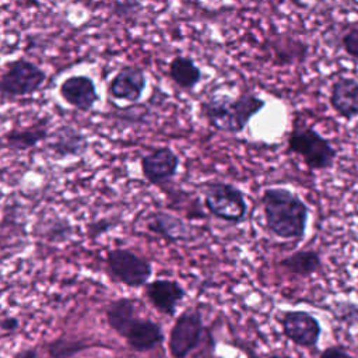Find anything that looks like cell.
<instances>
[{"label":"cell","mask_w":358,"mask_h":358,"mask_svg":"<svg viewBox=\"0 0 358 358\" xmlns=\"http://www.w3.org/2000/svg\"><path fill=\"white\" fill-rule=\"evenodd\" d=\"M141 173L151 185L168 183L179 168V157L171 147H158L141 157Z\"/></svg>","instance_id":"ba28073f"},{"label":"cell","mask_w":358,"mask_h":358,"mask_svg":"<svg viewBox=\"0 0 358 358\" xmlns=\"http://www.w3.org/2000/svg\"><path fill=\"white\" fill-rule=\"evenodd\" d=\"M134 319H136L134 303L131 299H127V298L116 299L110 302L106 309V320L109 326L122 337Z\"/></svg>","instance_id":"ffe728a7"},{"label":"cell","mask_w":358,"mask_h":358,"mask_svg":"<svg viewBox=\"0 0 358 358\" xmlns=\"http://www.w3.org/2000/svg\"><path fill=\"white\" fill-rule=\"evenodd\" d=\"M288 271L298 275H310L322 268V260L316 250H298L280 262Z\"/></svg>","instance_id":"d6986e66"},{"label":"cell","mask_w":358,"mask_h":358,"mask_svg":"<svg viewBox=\"0 0 358 358\" xmlns=\"http://www.w3.org/2000/svg\"><path fill=\"white\" fill-rule=\"evenodd\" d=\"M48 119H42L22 129H13L4 137V144L13 151H25L34 148L43 140L49 138Z\"/></svg>","instance_id":"e0dca14e"},{"label":"cell","mask_w":358,"mask_h":358,"mask_svg":"<svg viewBox=\"0 0 358 358\" xmlns=\"http://www.w3.org/2000/svg\"><path fill=\"white\" fill-rule=\"evenodd\" d=\"M48 140L46 150L56 161L81 157L87 152L90 145L87 137L78 129L70 124L57 127Z\"/></svg>","instance_id":"30bf717a"},{"label":"cell","mask_w":358,"mask_h":358,"mask_svg":"<svg viewBox=\"0 0 358 358\" xmlns=\"http://www.w3.org/2000/svg\"><path fill=\"white\" fill-rule=\"evenodd\" d=\"M147 227L151 232L165 238L169 242L189 241L192 238V227L187 225L183 220L176 215H172L165 211L152 213L148 217Z\"/></svg>","instance_id":"2e32d148"},{"label":"cell","mask_w":358,"mask_h":358,"mask_svg":"<svg viewBox=\"0 0 358 358\" xmlns=\"http://www.w3.org/2000/svg\"><path fill=\"white\" fill-rule=\"evenodd\" d=\"M204 206L214 217L227 222H242L248 213L243 192L228 182H210L204 187Z\"/></svg>","instance_id":"277c9868"},{"label":"cell","mask_w":358,"mask_h":358,"mask_svg":"<svg viewBox=\"0 0 358 358\" xmlns=\"http://www.w3.org/2000/svg\"><path fill=\"white\" fill-rule=\"evenodd\" d=\"M106 267L109 275L129 287H141L147 284L152 274L151 264L138 255L127 249H113L106 255Z\"/></svg>","instance_id":"8992f818"},{"label":"cell","mask_w":358,"mask_h":358,"mask_svg":"<svg viewBox=\"0 0 358 358\" xmlns=\"http://www.w3.org/2000/svg\"><path fill=\"white\" fill-rule=\"evenodd\" d=\"M289 152L299 155L303 164L312 171H323L333 166L337 150L329 138L323 137L313 127L299 124L292 129L287 140Z\"/></svg>","instance_id":"3957f363"},{"label":"cell","mask_w":358,"mask_h":358,"mask_svg":"<svg viewBox=\"0 0 358 358\" xmlns=\"http://www.w3.org/2000/svg\"><path fill=\"white\" fill-rule=\"evenodd\" d=\"M268 358H292V357H289V355H271Z\"/></svg>","instance_id":"4316f807"},{"label":"cell","mask_w":358,"mask_h":358,"mask_svg":"<svg viewBox=\"0 0 358 358\" xmlns=\"http://www.w3.org/2000/svg\"><path fill=\"white\" fill-rule=\"evenodd\" d=\"M130 348L134 351H148L164 341V331L159 323L150 319H134L123 334Z\"/></svg>","instance_id":"9a60e30c"},{"label":"cell","mask_w":358,"mask_h":358,"mask_svg":"<svg viewBox=\"0 0 358 358\" xmlns=\"http://www.w3.org/2000/svg\"><path fill=\"white\" fill-rule=\"evenodd\" d=\"M319 358H352V357L340 345H331L323 350Z\"/></svg>","instance_id":"cb8c5ba5"},{"label":"cell","mask_w":358,"mask_h":358,"mask_svg":"<svg viewBox=\"0 0 358 358\" xmlns=\"http://www.w3.org/2000/svg\"><path fill=\"white\" fill-rule=\"evenodd\" d=\"M18 320L15 319V317H11V316H8V317H4L3 320H1V330L4 331V333H11V331H14L17 327H18Z\"/></svg>","instance_id":"d4e9b609"},{"label":"cell","mask_w":358,"mask_h":358,"mask_svg":"<svg viewBox=\"0 0 358 358\" xmlns=\"http://www.w3.org/2000/svg\"><path fill=\"white\" fill-rule=\"evenodd\" d=\"M281 326L287 338L306 348L316 345L322 333L319 320L305 310L285 312L281 317Z\"/></svg>","instance_id":"9c48e42d"},{"label":"cell","mask_w":358,"mask_h":358,"mask_svg":"<svg viewBox=\"0 0 358 358\" xmlns=\"http://www.w3.org/2000/svg\"><path fill=\"white\" fill-rule=\"evenodd\" d=\"M46 80L43 69L35 63L18 57L10 62L0 78V92L3 101L15 99L36 92Z\"/></svg>","instance_id":"5b68a950"},{"label":"cell","mask_w":358,"mask_h":358,"mask_svg":"<svg viewBox=\"0 0 358 358\" xmlns=\"http://www.w3.org/2000/svg\"><path fill=\"white\" fill-rule=\"evenodd\" d=\"M341 43L347 55L358 60V27H351L341 38Z\"/></svg>","instance_id":"7402d4cb"},{"label":"cell","mask_w":358,"mask_h":358,"mask_svg":"<svg viewBox=\"0 0 358 358\" xmlns=\"http://www.w3.org/2000/svg\"><path fill=\"white\" fill-rule=\"evenodd\" d=\"M329 102L334 112L345 120L358 116V81L351 77L337 78L330 88Z\"/></svg>","instance_id":"4fadbf2b"},{"label":"cell","mask_w":358,"mask_h":358,"mask_svg":"<svg viewBox=\"0 0 358 358\" xmlns=\"http://www.w3.org/2000/svg\"><path fill=\"white\" fill-rule=\"evenodd\" d=\"M147 85V77L138 66H123L109 81L108 94L115 99L137 102Z\"/></svg>","instance_id":"8fae6325"},{"label":"cell","mask_w":358,"mask_h":358,"mask_svg":"<svg viewBox=\"0 0 358 358\" xmlns=\"http://www.w3.org/2000/svg\"><path fill=\"white\" fill-rule=\"evenodd\" d=\"M266 102L252 92H243L236 98L213 95L200 103V113L214 129L228 133H242L250 119L264 108Z\"/></svg>","instance_id":"7a4b0ae2"},{"label":"cell","mask_w":358,"mask_h":358,"mask_svg":"<svg viewBox=\"0 0 358 358\" xmlns=\"http://www.w3.org/2000/svg\"><path fill=\"white\" fill-rule=\"evenodd\" d=\"M266 225L282 239H301L305 235L309 210L305 201L284 187H267L262 194Z\"/></svg>","instance_id":"6da1fadb"},{"label":"cell","mask_w":358,"mask_h":358,"mask_svg":"<svg viewBox=\"0 0 358 358\" xmlns=\"http://www.w3.org/2000/svg\"><path fill=\"white\" fill-rule=\"evenodd\" d=\"M62 98L73 108L88 112L99 101L95 83L87 76H71L66 78L59 88Z\"/></svg>","instance_id":"7c38bea8"},{"label":"cell","mask_w":358,"mask_h":358,"mask_svg":"<svg viewBox=\"0 0 358 358\" xmlns=\"http://www.w3.org/2000/svg\"><path fill=\"white\" fill-rule=\"evenodd\" d=\"M150 302L162 313L173 315L178 303L185 298L186 291L180 284L172 280H155L147 285Z\"/></svg>","instance_id":"5bb4252c"},{"label":"cell","mask_w":358,"mask_h":358,"mask_svg":"<svg viewBox=\"0 0 358 358\" xmlns=\"http://www.w3.org/2000/svg\"><path fill=\"white\" fill-rule=\"evenodd\" d=\"M168 76L179 88L192 90L200 83L203 73L192 57L179 55L171 60Z\"/></svg>","instance_id":"ac0fdd59"},{"label":"cell","mask_w":358,"mask_h":358,"mask_svg":"<svg viewBox=\"0 0 358 358\" xmlns=\"http://www.w3.org/2000/svg\"><path fill=\"white\" fill-rule=\"evenodd\" d=\"M203 331V317L197 310L182 313L169 334V351L173 358H186L196 348Z\"/></svg>","instance_id":"52a82bcc"},{"label":"cell","mask_w":358,"mask_h":358,"mask_svg":"<svg viewBox=\"0 0 358 358\" xmlns=\"http://www.w3.org/2000/svg\"><path fill=\"white\" fill-rule=\"evenodd\" d=\"M110 227H113L112 221H109V220H99V221L92 222V224L88 225V234L91 236H98V235H102L106 231H109Z\"/></svg>","instance_id":"603a6c76"},{"label":"cell","mask_w":358,"mask_h":358,"mask_svg":"<svg viewBox=\"0 0 358 358\" xmlns=\"http://www.w3.org/2000/svg\"><path fill=\"white\" fill-rule=\"evenodd\" d=\"M14 358H38V354H36V350L27 348V350H22V351L17 352L14 355Z\"/></svg>","instance_id":"484cf974"},{"label":"cell","mask_w":358,"mask_h":358,"mask_svg":"<svg viewBox=\"0 0 358 358\" xmlns=\"http://www.w3.org/2000/svg\"><path fill=\"white\" fill-rule=\"evenodd\" d=\"M84 348H87V345L80 341L57 340L49 347V352L53 358H69L73 354H76Z\"/></svg>","instance_id":"44dd1931"}]
</instances>
